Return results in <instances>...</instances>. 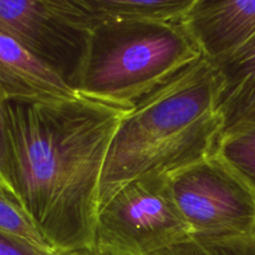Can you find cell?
<instances>
[{"mask_svg":"<svg viewBox=\"0 0 255 255\" xmlns=\"http://www.w3.org/2000/svg\"><path fill=\"white\" fill-rule=\"evenodd\" d=\"M0 232L27 242L44 251L57 253L47 243L39 227L16 196L14 189L1 179H0Z\"/></svg>","mask_w":255,"mask_h":255,"instance_id":"10","label":"cell"},{"mask_svg":"<svg viewBox=\"0 0 255 255\" xmlns=\"http://www.w3.org/2000/svg\"><path fill=\"white\" fill-rule=\"evenodd\" d=\"M191 239L168 176H147L120 188L100 208L95 251L112 255H157Z\"/></svg>","mask_w":255,"mask_h":255,"instance_id":"4","label":"cell"},{"mask_svg":"<svg viewBox=\"0 0 255 255\" xmlns=\"http://www.w3.org/2000/svg\"><path fill=\"white\" fill-rule=\"evenodd\" d=\"M128 111L82 96L7 101L11 187L57 253L94 248L105 159Z\"/></svg>","mask_w":255,"mask_h":255,"instance_id":"1","label":"cell"},{"mask_svg":"<svg viewBox=\"0 0 255 255\" xmlns=\"http://www.w3.org/2000/svg\"><path fill=\"white\" fill-rule=\"evenodd\" d=\"M203 56L181 20H117L87 32L72 89L131 110L142 97Z\"/></svg>","mask_w":255,"mask_h":255,"instance_id":"3","label":"cell"},{"mask_svg":"<svg viewBox=\"0 0 255 255\" xmlns=\"http://www.w3.org/2000/svg\"><path fill=\"white\" fill-rule=\"evenodd\" d=\"M0 179H1V181H2V178H1V176H0Z\"/></svg>","mask_w":255,"mask_h":255,"instance_id":"17","label":"cell"},{"mask_svg":"<svg viewBox=\"0 0 255 255\" xmlns=\"http://www.w3.org/2000/svg\"><path fill=\"white\" fill-rule=\"evenodd\" d=\"M0 176H1L2 181L7 186L11 187V161H10L7 100L5 99L1 91H0Z\"/></svg>","mask_w":255,"mask_h":255,"instance_id":"14","label":"cell"},{"mask_svg":"<svg viewBox=\"0 0 255 255\" xmlns=\"http://www.w3.org/2000/svg\"><path fill=\"white\" fill-rule=\"evenodd\" d=\"M216 64L202 56L142 97L120 122L100 182L101 208L120 188L213 156L224 128Z\"/></svg>","mask_w":255,"mask_h":255,"instance_id":"2","label":"cell"},{"mask_svg":"<svg viewBox=\"0 0 255 255\" xmlns=\"http://www.w3.org/2000/svg\"><path fill=\"white\" fill-rule=\"evenodd\" d=\"M0 255H69L44 251L27 242L0 232Z\"/></svg>","mask_w":255,"mask_h":255,"instance_id":"15","label":"cell"},{"mask_svg":"<svg viewBox=\"0 0 255 255\" xmlns=\"http://www.w3.org/2000/svg\"><path fill=\"white\" fill-rule=\"evenodd\" d=\"M0 32L16 40L70 85L89 31L65 19L49 0H0Z\"/></svg>","mask_w":255,"mask_h":255,"instance_id":"6","label":"cell"},{"mask_svg":"<svg viewBox=\"0 0 255 255\" xmlns=\"http://www.w3.org/2000/svg\"><path fill=\"white\" fill-rule=\"evenodd\" d=\"M214 154L255 192V121L222 134Z\"/></svg>","mask_w":255,"mask_h":255,"instance_id":"11","label":"cell"},{"mask_svg":"<svg viewBox=\"0 0 255 255\" xmlns=\"http://www.w3.org/2000/svg\"><path fill=\"white\" fill-rule=\"evenodd\" d=\"M192 239H255V192L218 156L168 176Z\"/></svg>","mask_w":255,"mask_h":255,"instance_id":"5","label":"cell"},{"mask_svg":"<svg viewBox=\"0 0 255 255\" xmlns=\"http://www.w3.org/2000/svg\"><path fill=\"white\" fill-rule=\"evenodd\" d=\"M0 91L7 101L22 102H51L79 96L49 65L2 32H0Z\"/></svg>","mask_w":255,"mask_h":255,"instance_id":"8","label":"cell"},{"mask_svg":"<svg viewBox=\"0 0 255 255\" xmlns=\"http://www.w3.org/2000/svg\"><path fill=\"white\" fill-rule=\"evenodd\" d=\"M157 255H255V239L206 242L191 238Z\"/></svg>","mask_w":255,"mask_h":255,"instance_id":"13","label":"cell"},{"mask_svg":"<svg viewBox=\"0 0 255 255\" xmlns=\"http://www.w3.org/2000/svg\"><path fill=\"white\" fill-rule=\"evenodd\" d=\"M181 21L203 56L217 62L255 35V0H196Z\"/></svg>","mask_w":255,"mask_h":255,"instance_id":"7","label":"cell"},{"mask_svg":"<svg viewBox=\"0 0 255 255\" xmlns=\"http://www.w3.org/2000/svg\"><path fill=\"white\" fill-rule=\"evenodd\" d=\"M221 81V100L255 75V35L237 51L214 62Z\"/></svg>","mask_w":255,"mask_h":255,"instance_id":"12","label":"cell"},{"mask_svg":"<svg viewBox=\"0 0 255 255\" xmlns=\"http://www.w3.org/2000/svg\"><path fill=\"white\" fill-rule=\"evenodd\" d=\"M69 255H112L109 253H102V252L95 251V249H90V251H82V252H77V253H72Z\"/></svg>","mask_w":255,"mask_h":255,"instance_id":"16","label":"cell"},{"mask_svg":"<svg viewBox=\"0 0 255 255\" xmlns=\"http://www.w3.org/2000/svg\"><path fill=\"white\" fill-rule=\"evenodd\" d=\"M59 14L85 31L117 20H181L196 0H49Z\"/></svg>","mask_w":255,"mask_h":255,"instance_id":"9","label":"cell"}]
</instances>
